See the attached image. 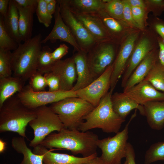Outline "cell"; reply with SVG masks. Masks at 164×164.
Wrapping results in <instances>:
<instances>
[{
    "label": "cell",
    "instance_id": "6da1fadb",
    "mask_svg": "<svg viewBox=\"0 0 164 164\" xmlns=\"http://www.w3.org/2000/svg\"><path fill=\"white\" fill-rule=\"evenodd\" d=\"M98 135L92 132L63 128L58 133H51L40 144L46 148L65 149L74 155L87 157L97 153Z\"/></svg>",
    "mask_w": 164,
    "mask_h": 164
},
{
    "label": "cell",
    "instance_id": "7a4b0ae2",
    "mask_svg": "<svg viewBox=\"0 0 164 164\" xmlns=\"http://www.w3.org/2000/svg\"><path fill=\"white\" fill-rule=\"evenodd\" d=\"M36 116L35 109L27 107L15 95L0 107V132H12L26 138V127Z\"/></svg>",
    "mask_w": 164,
    "mask_h": 164
},
{
    "label": "cell",
    "instance_id": "3957f363",
    "mask_svg": "<svg viewBox=\"0 0 164 164\" xmlns=\"http://www.w3.org/2000/svg\"><path fill=\"white\" fill-rule=\"evenodd\" d=\"M112 92L110 90L101 98L98 105L85 117L78 130L85 132L98 128L107 133L119 132L125 120L113 110L111 101Z\"/></svg>",
    "mask_w": 164,
    "mask_h": 164
},
{
    "label": "cell",
    "instance_id": "277c9868",
    "mask_svg": "<svg viewBox=\"0 0 164 164\" xmlns=\"http://www.w3.org/2000/svg\"><path fill=\"white\" fill-rule=\"evenodd\" d=\"M42 36L39 33L22 43L12 53L13 76L26 81L37 71V62L42 48Z\"/></svg>",
    "mask_w": 164,
    "mask_h": 164
},
{
    "label": "cell",
    "instance_id": "5b68a950",
    "mask_svg": "<svg viewBox=\"0 0 164 164\" xmlns=\"http://www.w3.org/2000/svg\"><path fill=\"white\" fill-rule=\"evenodd\" d=\"M49 107L58 116L64 128L69 130H78L85 117L95 107L78 97L66 98Z\"/></svg>",
    "mask_w": 164,
    "mask_h": 164
},
{
    "label": "cell",
    "instance_id": "8992f818",
    "mask_svg": "<svg viewBox=\"0 0 164 164\" xmlns=\"http://www.w3.org/2000/svg\"><path fill=\"white\" fill-rule=\"evenodd\" d=\"M136 110L133 114L124 128L112 137L98 139L97 145L102 154L98 157L103 164H121L123 158L127 156L130 124L136 115Z\"/></svg>",
    "mask_w": 164,
    "mask_h": 164
},
{
    "label": "cell",
    "instance_id": "52a82bcc",
    "mask_svg": "<svg viewBox=\"0 0 164 164\" xmlns=\"http://www.w3.org/2000/svg\"><path fill=\"white\" fill-rule=\"evenodd\" d=\"M35 110L36 117L29 124L34 134L29 146L33 148L40 145L52 132H59L64 128L58 116L49 107L43 105Z\"/></svg>",
    "mask_w": 164,
    "mask_h": 164
},
{
    "label": "cell",
    "instance_id": "ba28073f",
    "mask_svg": "<svg viewBox=\"0 0 164 164\" xmlns=\"http://www.w3.org/2000/svg\"><path fill=\"white\" fill-rule=\"evenodd\" d=\"M113 41L96 43L86 53L87 63L94 80L114 62L116 49Z\"/></svg>",
    "mask_w": 164,
    "mask_h": 164
},
{
    "label": "cell",
    "instance_id": "9c48e42d",
    "mask_svg": "<svg viewBox=\"0 0 164 164\" xmlns=\"http://www.w3.org/2000/svg\"><path fill=\"white\" fill-rule=\"evenodd\" d=\"M17 94L25 105L33 110L42 106L56 102L67 98L77 97L76 92L72 90H60L54 91L35 92L29 85L25 86L22 90Z\"/></svg>",
    "mask_w": 164,
    "mask_h": 164
},
{
    "label": "cell",
    "instance_id": "30bf717a",
    "mask_svg": "<svg viewBox=\"0 0 164 164\" xmlns=\"http://www.w3.org/2000/svg\"><path fill=\"white\" fill-rule=\"evenodd\" d=\"M57 1L63 20L69 29L82 51L87 53L97 43L71 12L67 0Z\"/></svg>",
    "mask_w": 164,
    "mask_h": 164
},
{
    "label": "cell",
    "instance_id": "8fae6325",
    "mask_svg": "<svg viewBox=\"0 0 164 164\" xmlns=\"http://www.w3.org/2000/svg\"><path fill=\"white\" fill-rule=\"evenodd\" d=\"M114 63L99 77L86 87L76 91L77 97L92 104L95 107L109 91Z\"/></svg>",
    "mask_w": 164,
    "mask_h": 164
},
{
    "label": "cell",
    "instance_id": "7c38bea8",
    "mask_svg": "<svg viewBox=\"0 0 164 164\" xmlns=\"http://www.w3.org/2000/svg\"><path fill=\"white\" fill-rule=\"evenodd\" d=\"M138 35L139 32H133L130 33L122 42L114 63L110 90L113 91L119 79L123 75L134 49Z\"/></svg>",
    "mask_w": 164,
    "mask_h": 164
},
{
    "label": "cell",
    "instance_id": "4fadbf2b",
    "mask_svg": "<svg viewBox=\"0 0 164 164\" xmlns=\"http://www.w3.org/2000/svg\"><path fill=\"white\" fill-rule=\"evenodd\" d=\"M53 15L55 20L53 27L50 33L42 40V43L45 44L48 41L53 43L59 40L70 44L73 47L74 52L82 51L69 29L63 20L58 2Z\"/></svg>",
    "mask_w": 164,
    "mask_h": 164
},
{
    "label": "cell",
    "instance_id": "5bb4252c",
    "mask_svg": "<svg viewBox=\"0 0 164 164\" xmlns=\"http://www.w3.org/2000/svg\"><path fill=\"white\" fill-rule=\"evenodd\" d=\"M123 93L142 105L149 101H164V92L157 90L149 82L145 80Z\"/></svg>",
    "mask_w": 164,
    "mask_h": 164
},
{
    "label": "cell",
    "instance_id": "9a60e30c",
    "mask_svg": "<svg viewBox=\"0 0 164 164\" xmlns=\"http://www.w3.org/2000/svg\"><path fill=\"white\" fill-rule=\"evenodd\" d=\"M51 72L59 80L60 90H72L77 79L76 66L73 56L55 62Z\"/></svg>",
    "mask_w": 164,
    "mask_h": 164
},
{
    "label": "cell",
    "instance_id": "2e32d148",
    "mask_svg": "<svg viewBox=\"0 0 164 164\" xmlns=\"http://www.w3.org/2000/svg\"><path fill=\"white\" fill-rule=\"evenodd\" d=\"M52 149L38 145L34 147L33 152L37 155H43V164H89L93 159L97 157V153L87 157H78L67 154L53 152Z\"/></svg>",
    "mask_w": 164,
    "mask_h": 164
},
{
    "label": "cell",
    "instance_id": "e0dca14e",
    "mask_svg": "<svg viewBox=\"0 0 164 164\" xmlns=\"http://www.w3.org/2000/svg\"><path fill=\"white\" fill-rule=\"evenodd\" d=\"M155 48H153L152 43L148 37H143L140 40L134 48L122 75V87H124L128 79L138 65L149 52Z\"/></svg>",
    "mask_w": 164,
    "mask_h": 164
},
{
    "label": "cell",
    "instance_id": "ac0fdd59",
    "mask_svg": "<svg viewBox=\"0 0 164 164\" xmlns=\"http://www.w3.org/2000/svg\"><path fill=\"white\" fill-rule=\"evenodd\" d=\"M72 12L97 43L113 41L102 22L97 17L92 14Z\"/></svg>",
    "mask_w": 164,
    "mask_h": 164
},
{
    "label": "cell",
    "instance_id": "d6986e66",
    "mask_svg": "<svg viewBox=\"0 0 164 164\" xmlns=\"http://www.w3.org/2000/svg\"><path fill=\"white\" fill-rule=\"evenodd\" d=\"M158 52L156 48L149 52L134 70L123 88V91L143 81L152 67L158 61Z\"/></svg>",
    "mask_w": 164,
    "mask_h": 164
},
{
    "label": "cell",
    "instance_id": "ffe728a7",
    "mask_svg": "<svg viewBox=\"0 0 164 164\" xmlns=\"http://www.w3.org/2000/svg\"><path fill=\"white\" fill-rule=\"evenodd\" d=\"M75 63L77 79L72 90L74 91L83 88L94 80L87 62L86 53L81 51L73 56Z\"/></svg>",
    "mask_w": 164,
    "mask_h": 164
},
{
    "label": "cell",
    "instance_id": "44dd1931",
    "mask_svg": "<svg viewBox=\"0 0 164 164\" xmlns=\"http://www.w3.org/2000/svg\"><path fill=\"white\" fill-rule=\"evenodd\" d=\"M111 101L114 111L125 120L134 109L138 110L141 115L145 116L143 106L138 104L123 93L116 92L112 94Z\"/></svg>",
    "mask_w": 164,
    "mask_h": 164
},
{
    "label": "cell",
    "instance_id": "7402d4cb",
    "mask_svg": "<svg viewBox=\"0 0 164 164\" xmlns=\"http://www.w3.org/2000/svg\"><path fill=\"white\" fill-rule=\"evenodd\" d=\"M145 116L152 129L160 130L164 127V101L148 102L143 105Z\"/></svg>",
    "mask_w": 164,
    "mask_h": 164
},
{
    "label": "cell",
    "instance_id": "603a6c76",
    "mask_svg": "<svg viewBox=\"0 0 164 164\" xmlns=\"http://www.w3.org/2000/svg\"><path fill=\"white\" fill-rule=\"evenodd\" d=\"M91 14L100 19L114 42L118 43L121 40L125 31L126 23L124 21L110 17L104 9Z\"/></svg>",
    "mask_w": 164,
    "mask_h": 164
},
{
    "label": "cell",
    "instance_id": "cb8c5ba5",
    "mask_svg": "<svg viewBox=\"0 0 164 164\" xmlns=\"http://www.w3.org/2000/svg\"><path fill=\"white\" fill-rule=\"evenodd\" d=\"M17 5L19 15V35L22 41L24 42L32 38L34 14L37 6L25 8Z\"/></svg>",
    "mask_w": 164,
    "mask_h": 164
},
{
    "label": "cell",
    "instance_id": "d4e9b609",
    "mask_svg": "<svg viewBox=\"0 0 164 164\" xmlns=\"http://www.w3.org/2000/svg\"><path fill=\"white\" fill-rule=\"evenodd\" d=\"M26 81L14 76L0 78V107L8 99L21 91Z\"/></svg>",
    "mask_w": 164,
    "mask_h": 164
},
{
    "label": "cell",
    "instance_id": "484cf974",
    "mask_svg": "<svg viewBox=\"0 0 164 164\" xmlns=\"http://www.w3.org/2000/svg\"><path fill=\"white\" fill-rule=\"evenodd\" d=\"M19 12L15 0H10L6 15L3 17L6 29L10 36L19 44L21 43L19 29Z\"/></svg>",
    "mask_w": 164,
    "mask_h": 164
},
{
    "label": "cell",
    "instance_id": "4316f807",
    "mask_svg": "<svg viewBox=\"0 0 164 164\" xmlns=\"http://www.w3.org/2000/svg\"><path fill=\"white\" fill-rule=\"evenodd\" d=\"M11 145L18 153L23 155V159L19 164H43V155L34 153L28 147L24 138L21 136L13 138Z\"/></svg>",
    "mask_w": 164,
    "mask_h": 164
},
{
    "label": "cell",
    "instance_id": "83f0119b",
    "mask_svg": "<svg viewBox=\"0 0 164 164\" xmlns=\"http://www.w3.org/2000/svg\"><path fill=\"white\" fill-rule=\"evenodd\" d=\"M68 6L73 12L91 14L104 9L103 0H67Z\"/></svg>",
    "mask_w": 164,
    "mask_h": 164
},
{
    "label": "cell",
    "instance_id": "f1b7e54d",
    "mask_svg": "<svg viewBox=\"0 0 164 164\" xmlns=\"http://www.w3.org/2000/svg\"><path fill=\"white\" fill-rule=\"evenodd\" d=\"M144 80L149 82L157 90L164 92V67L159 60Z\"/></svg>",
    "mask_w": 164,
    "mask_h": 164
},
{
    "label": "cell",
    "instance_id": "f546056e",
    "mask_svg": "<svg viewBox=\"0 0 164 164\" xmlns=\"http://www.w3.org/2000/svg\"><path fill=\"white\" fill-rule=\"evenodd\" d=\"M52 50L47 46L42 48L38 57L37 71L42 74L51 72L54 63L51 56Z\"/></svg>",
    "mask_w": 164,
    "mask_h": 164
},
{
    "label": "cell",
    "instance_id": "4dcf8cb0",
    "mask_svg": "<svg viewBox=\"0 0 164 164\" xmlns=\"http://www.w3.org/2000/svg\"><path fill=\"white\" fill-rule=\"evenodd\" d=\"M159 160H164V142H159L152 144L146 151L145 164H150Z\"/></svg>",
    "mask_w": 164,
    "mask_h": 164
},
{
    "label": "cell",
    "instance_id": "1f68e13d",
    "mask_svg": "<svg viewBox=\"0 0 164 164\" xmlns=\"http://www.w3.org/2000/svg\"><path fill=\"white\" fill-rule=\"evenodd\" d=\"M104 10L110 17L115 19L123 20L124 5L122 0H103Z\"/></svg>",
    "mask_w": 164,
    "mask_h": 164
},
{
    "label": "cell",
    "instance_id": "d6a6232c",
    "mask_svg": "<svg viewBox=\"0 0 164 164\" xmlns=\"http://www.w3.org/2000/svg\"><path fill=\"white\" fill-rule=\"evenodd\" d=\"M19 43L9 34L6 29L3 17L0 16V49L11 51L15 50Z\"/></svg>",
    "mask_w": 164,
    "mask_h": 164
},
{
    "label": "cell",
    "instance_id": "836d02e7",
    "mask_svg": "<svg viewBox=\"0 0 164 164\" xmlns=\"http://www.w3.org/2000/svg\"><path fill=\"white\" fill-rule=\"evenodd\" d=\"M11 51L0 49V78L12 76Z\"/></svg>",
    "mask_w": 164,
    "mask_h": 164
},
{
    "label": "cell",
    "instance_id": "e575fe53",
    "mask_svg": "<svg viewBox=\"0 0 164 164\" xmlns=\"http://www.w3.org/2000/svg\"><path fill=\"white\" fill-rule=\"evenodd\" d=\"M37 2L36 12L38 19L40 23L48 27L51 24L53 16L48 12L44 0H37Z\"/></svg>",
    "mask_w": 164,
    "mask_h": 164
},
{
    "label": "cell",
    "instance_id": "d590c367",
    "mask_svg": "<svg viewBox=\"0 0 164 164\" xmlns=\"http://www.w3.org/2000/svg\"><path fill=\"white\" fill-rule=\"evenodd\" d=\"M29 79V85L34 91H44L47 86L46 81L44 75L37 71L33 74Z\"/></svg>",
    "mask_w": 164,
    "mask_h": 164
},
{
    "label": "cell",
    "instance_id": "8d00e7d4",
    "mask_svg": "<svg viewBox=\"0 0 164 164\" xmlns=\"http://www.w3.org/2000/svg\"><path fill=\"white\" fill-rule=\"evenodd\" d=\"M124 5L123 20L129 26L132 27L139 29V27L135 22L133 18L131 6L128 0H122Z\"/></svg>",
    "mask_w": 164,
    "mask_h": 164
},
{
    "label": "cell",
    "instance_id": "74e56055",
    "mask_svg": "<svg viewBox=\"0 0 164 164\" xmlns=\"http://www.w3.org/2000/svg\"><path fill=\"white\" fill-rule=\"evenodd\" d=\"M131 8L132 15L134 21L138 26L139 29H143L144 27L146 10L137 7H131Z\"/></svg>",
    "mask_w": 164,
    "mask_h": 164
},
{
    "label": "cell",
    "instance_id": "f35d334b",
    "mask_svg": "<svg viewBox=\"0 0 164 164\" xmlns=\"http://www.w3.org/2000/svg\"><path fill=\"white\" fill-rule=\"evenodd\" d=\"M49 87V91H54L60 90V82L58 77L50 72L44 74Z\"/></svg>",
    "mask_w": 164,
    "mask_h": 164
},
{
    "label": "cell",
    "instance_id": "ab89813d",
    "mask_svg": "<svg viewBox=\"0 0 164 164\" xmlns=\"http://www.w3.org/2000/svg\"><path fill=\"white\" fill-rule=\"evenodd\" d=\"M69 47L65 44L62 43L51 53L52 59L54 62L61 60L68 52Z\"/></svg>",
    "mask_w": 164,
    "mask_h": 164
},
{
    "label": "cell",
    "instance_id": "60d3db41",
    "mask_svg": "<svg viewBox=\"0 0 164 164\" xmlns=\"http://www.w3.org/2000/svg\"><path fill=\"white\" fill-rule=\"evenodd\" d=\"M135 158V155L133 147L131 144L128 142L126 157L127 160V164H136Z\"/></svg>",
    "mask_w": 164,
    "mask_h": 164
},
{
    "label": "cell",
    "instance_id": "b9f144b4",
    "mask_svg": "<svg viewBox=\"0 0 164 164\" xmlns=\"http://www.w3.org/2000/svg\"><path fill=\"white\" fill-rule=\"evenodd\" d=\"M19 6L22 7L37 6V0H15Z\"/></svg>",
    "mask_w": 164,
    "mask_h": 164
},
{
    "label": "cell",
    "instance_id": "7bdbcfd3",
    "mask_svg": "<svg viewBox=\"0 0 164 164\" xmlns=\"http://www.w3.org/2000/svg\"><path fill=\"white\" fill-rule=\"evenodd\" d=\"M154 25V28L160 37L164 39V22L160 20H157Z\"/></svg>",
    "mask_w": 164,
    "mask_h": 164
},
{
    "label": "cell",
    "instance_id": "ee69618b",
    "mask_svg": "<svg viewBox=\"0 0 164 164\" xmlns=\"http://www.w3.org/2000/svg\"><path fill=\"white\" fill-rule=\"evenodd\" d=\"M9 0H0V15L4 17L6 15L9 5Z\"/></svg>",
    "mask_w": 164,
    "mask_h": 164
},
{
    "label": "cell",
    "instance_id": "f6af8a7d",
    "mask_svg": "<svg viewBox=\"0 0 164 164\" xmlns=\"http://www.w3.org/2000/svg\"><path fill=\"white\" fill-rule=\"evenodd\" d=\"M159 47L158 52V60L160 63L164 67V44L157 39Z\"/></svg>",
    "mask_w": 164,
    "mask_h": 164
},
{
    "label": "cell",
    "instance_id": "bcb514c9",
    "mask_svg": "<svg viewBox=\"0 0 164 164\" xmlns=\"http://www.w3.org/2000/svg\"><path fill=\"white\" fill-rule=\"evenodd\" d=\"M131 7L142 8L146 10V6L145 2L142 0H128Z\"/></svg>",
    "mask_w": 164,
    "mask_h": 164
},
{
    "label": "cell",
    "instance_id": "7dc6e473",
    "mask_svg": "<svg viewBox=\"0 0 164 164\" xmlns=\"http://www.w3.org/2000/svg\"><path fill=\"white\" fill-rule=\"evenodd\" d=\"M57 1L52 0L51 2L47 4V9L49 13L52 15L54 14L56 9Z\"/></svg>",
    "mask_w": 164,
    "mask_h": 164
},
{
    "label": "cell",
    "instance_id": "c3c4849f",
    "mask_svg": "<svg viewBox=\"0 0 164 164\" xmlns=\"http://www.w3.org/2000/svg\"><path fill=\"white\" fill-rule=\"evenodd\" d=\"M6 148V143L2 139H0V153L4 152Z\"/></svg>",
    "mask_w": 164,
    "mask_h": 164
},
{
    "label": "cell",
    "instance_id": "681fc988",
    "mask_svg": "<svg viewBox=\"0 0 164 164\" xmlns=\"http://www.w3.org/2000/svg\"><path fill=\"white\" fill-rule=\"evenodd\" d=\"M89 164H103L100 160L98 157H97L92 159Z\"/></svg>",
    "mask_w": 164,
    "mask_h": 164
},
{
    "label": "cell",
    "instance_id": "f907efd6",
    "mask_svg": "<svg viewBox=\"0 0 164 164\" xmlns=\"http://www.w3.org/2000/svg\"><path fill=\"white\" fill-rule=\"evenodd\" d=\"M157 39L164 44V39H162L160 37H158Z\"/></svg>",
    "mask_w": 164,
    "mask_h": 164
},
{
    "label": "cell",
    "instance_id": "816d5d0a",
    "mask_svg": "<svg viewBox=\"0 0 164 164\" xmlns=\"http://www.w3.org/2000/svg\"><path fill=\"white\" fill-rule=\"evenodd\" d=\"M47 4L50 3L51 2L52 0H44Z\"/></svg>",
    "mask_w": 164,
    "mask_h": 164
},
{
    "label": "cell",
    "instance_id": "f5cc1de1",
    "mask_svg": "<svg viewBox=\"0 0 164 164\" xmlns=\"http://www.w3.org/2000/svg\"><path fill=\"white\" fill-rule=\"evenodd\" d=\"M124 164H127V160L126 159L125 162Z\"/></svg>",
    "mask_w": 164,
    "mask_h": 164
}]
</instances>
